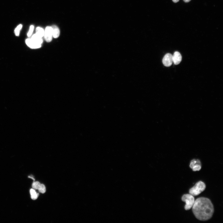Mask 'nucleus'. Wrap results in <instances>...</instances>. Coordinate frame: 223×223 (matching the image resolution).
Here are the masks:
<instances>
[{
  "label": "nucleus",
  "mask_w": 223,
  "mask_h": 223,
  "mask_svg": "<svg viewBox=\"0 0 223 223\" xmlns=\"http://www.w3.org/2000/svg\"><path fill=\"white\" fill-rule=\"evenodd\" d=\"M162 62L163 64L166 67L171 66L173 62V55L170 53L166 54L163 59Z\"/></svg>",
  "instance_id": "6"
},
{
  "label": "nucleus",
  "mask_w": 223,
  "mask_h": 223,
  "mask_svg": "<svg viewBox=\"0 0 223 223\" xmlns=\"http://www.w3.org/2000/svg\"><path fill=\"white\" fill-rule=\"evenodd\" d=\"M52 28L53 37L55 38H58L60 34V31L58 27L56 25H53L51 26Z\"/></svg>",
  "instance_id": "9"
},
{
  "label": "nucleus",
  "mask_w": 223,
  "mask_h": 223,
  "mask_svg": "<svg viewBox=\"0 0 223 223\" xmlns=\"http://www.w3.org/2000/svg\"><path fill=\"white\" fill-rule=\"evenodd\" d=\"M22 25L21 24L19 25L14 30L16 36H18L20 34V31L21 29Z\"/></svg>",
  "instance_id": "13"
},
{
  "label": "nucleus",
  "mask_w": 223,
  "mask_h": 223,
  "mask_svg": "<svg viewBox=\"0 0 223 223\" xmlns=\"http://www.w3.org/2000/svg\"><path fill=\"white\" fill-rule=\"evenodd\" d=\"M28 177L33 179L34 181H35V179H34V178L32 176H28Z\"/></svg>",
  "instance_id": "17"
},
{
  "label": "nucleus",
  "mask_w": 223,
  "mask_h": 223,
  "mask_svg": "<svg viewBox=\"0 0 223 223\" xmlns=\"http://www.w3.org/2000/svg\"><path fill=\"white\" fill-rule=\"evenodd\" d=\"M190 167L194 171H199L201 168V162L198 159H193L190 161Z\"/></svg>",
  "instance_id": "5"
},
{
  "label": "nucleus",
  "mask_w": 223,
  "mask_h": 223,
  "mask_svg": "<svg viewBox=\"0 0 223 223\" xmlns=\"http://www.w3.org/2000/svg\"><path fill=\"white\" fill-rule=\"evenodd\" d=\"M30 193L31 198L32 199L36 200L39 194L37 193L34 189H31L30 190Z\"/></svg>",
  "instance_id": "12"
},
{
  "label": "nucleus",
  "mask_w": 223,
  "mask_h": 223,
  "mask_svg": "<svg viewBox=\"0 0 223 223\" xmlns=\"http://www.w3.org/2000/svg\"><path fill=\"white\" fill-rule=\"evenodd\" d=\"M25 43L28 46L32 49L38 48L41 46V45L35 43L31 38L27 39L25 40Z\"/></svg>",
  "instance_id": "7"
},
{
  "label": "nucleus",
  "mask_w": 223,
  "mask_h": 223,
  "mask_svg": "<svg viewBox=\"0 0 223 223\" xmlns=\"http://www.w3.org/2000/svg\"><path fill=\"white\" fill-rule=\"evenodd\" d=\"M182 57L180 53L178 52H175L173 55V61L174 64H178L181 62Z\"/></svg>",
  "instance_id": "8"
},
{
  "label": "nucleus",
  "mask_w": 223,
  "mask_h": 223,
  "mask_svg": "<svg viewBox=\"0 0 223 223\" xmlns=\"http://www.w3.org/2000/svg\"><path fill=\"white\" fill-rule=\"evenodd\" d=\"M192 210L195 217L198 220L205 221L212 217L214 207L211 200L205 197L197 199L192 206Z\"/></svg>",
  "instance_id": "1"
},
{
  "label": "nucleus",
  "mask_w": 223,
  "mask_h": 223,
  "mask_svg": "<svg viewBox=\"0 0 223 223\" xmlns=\"http://www.w3.org/2000/svg\"><path fill=\"white\" fill-rule=\"evenodd\" d=\"M44 36L47 42H50L51 41L53 37L52 28L51 27L47 26L46 28Z\"/></svg>",
  "instance_id": "4"
},
{
  "label": "nucleus",
  "mask_w": 223,
  "mask_h": 223,
  "mask_svg": "<svg viewBox=\"0 0 223 223\" xmlns=\"http://www.w3.org/2000/svg\"><path fill=\"white\" fill-rule=\"evenodd\" d=\"M173 2H174L175 3L177 2H178L179 0H172Z\"/></svg>",
  "instance_id": "18"
},
{
  "label": "nucleus",
  "mask_w": 223,
  "mask_h": 223,
  "mask_svg": "<svg viewBox=\"0 0 223 223\" xmlns=\"http://www.w3.org/2000/svg\"><path fill=\"white\" fill-rule=\"evenodd\" d=\"M36 34L39 37L42 38L44 36V30L41 27H37L36 29Z\"/></svg>",
  "instance_id": "11"
},
{
  "label": "nucleus",
  "mask_w": 223,
  "mask_h": 223,
  "mask_svg": "<svg viewBox=\"0 0 223 223\" xmlns=\"http://www.w3.org/2000/svg\"><path fill=\"white\" fill-rule=\"evenodd\" d=\"M38 190L39 191L42 193H45L46 191L45 186L44 184H41Z\"/></svg>",
  "instance_id": "15"
},
{
  "label": "nucleus",
  "mask_w": 223,
  "mask_h": 223,
  "mask_svg": "<svg viewBox=\"0 0 223 223\" xmlns=\"http://www.w3.org/2000/svg\"><path fill=\"white\" fill-rule=\"evenodd\" d=\"M41 184L39 181H35L33 182L32 184V188L34 190H38L41 185Z\"/></svg>",
  "instance_id": "14"
},
{
  "label": "nucleus",
  "mask_w": 223,
  "mask_h": 223,
  "mask_svg": "<svg viewBox=\"0 0 223 223\" xmlns=\"http://www.w3.org/2000/svg\"><path fill=\"white\" fill-rule=\"evenodd\" d=\"M31 39L36 43L41 45L43 42V40L42 37H39L36 33L33 35Z\"/></svg>",
  "instance_id": "10"
},
{
  "label": "nucleus",
  "mask_w": 223,
  "mask_h": 223,
  "mask_svg": "<svg viewBox=\"0 0 223 223\" xmlns=\"http://www.w3.org/2000/svg\"><path fill=\"white\" fill-rule=\"evenodd\" d=\"M34 28V26L33 25H31L30 26L29 28V30L27 33V36L28 37H29L32 35Z\"/></svg>",
  "instance_id": "16"
},
{
  "label": "nucleus",
  "mask_w": 223,
  "mask_h": 223,
  "mask_svg": "<svg viewBox=\"0 0 223 223\" xmlns=\"http://www.w3.org/2000/svg\"><path fill=\"white\" fill-rule=\"evenodd\" d=\"M181 200L186 203L184 208L186 210L192 208L195 201L193 196L190 194L184 195L181 197Z\"/></svg>",
  "instance_id": "3"
},
{
  "label": "nucleus",
  "mask_w": 223,
  "mask_h": 223,
  "mask_svg": "<svg viewBox=\"0 0 223 223\" xmlns=\"http://www.w3.org/2000/svg\"><path fill=\"white\" fill-rule=\"evenodd\" d=\"M205 188L206 185L205 183L201 181H199L197 182L193 187L190 189L189 193L193 196H197L203 191Z\"/></svg>",
  "instance_id": "2"
},
{
  "label": "nucleus",
  "mask_w": 223,
  "mask_h": 223,
  "mask_svg": "<svg viewBox=\"0 0 223 223\" xmlns=\"http://www.w3.org/2000/svg\"><path fill=\"white\" fill-rule=\"evenodd\" d=\"M191 0H183V1L186 2H190Z\"/></svg>",
  "instance_id": "19"
}]
</instances>
